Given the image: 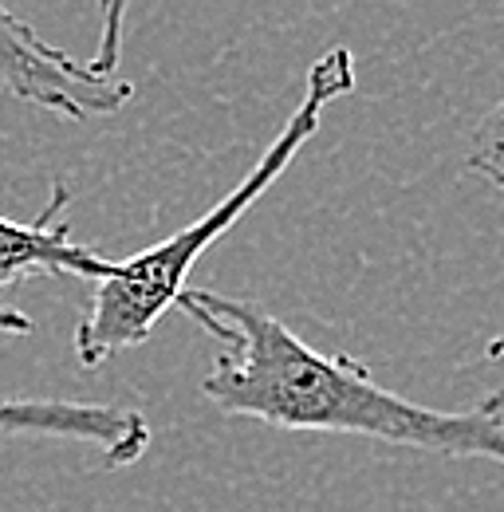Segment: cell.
Masks as SVG:
<instances>
[{
  "mask_svg": "<svg viewBox=\"0 0 504 512\" xmlns=\"http://www.w3.org/2000/svg\"><path fill=\"white\" fill-rule=\"evenodd\" d=\"M485 355H489V363H497L504 371V331L497 335V339H489V347H485ZM501 394H504V386H501Z\"/></svg>",
  "mask_w": 504,
  "mask_h": 512,
  "instance_id": "cell-8",
  "label": "cell"
},
{
  "mask_svg": "<svg viewBox=\"0 0 504 512\" xmlns=\"http://www.w3.org/2000/svg\"><path fill=\"white\" fill-rule=\"evenodd\" d=\"M71 190L56 182L48 209L36 221H8L0 217V288L16 284L24 276H79V280H107L111 256L95 253L79 241H71V221L63 217Z\"/></svg>",
  "mask_w": 504,
  "mask_h": 512,
  "instance_id": "cell-5",
  "label": "cell"
},
{
  "mask_svg": "<svg viewBox=\"0 0 504 512\" xmlns=\"http://www.w3.org/2000/svg\"><path fill=\"white\" fill-rule=\"evenodd\" d=\"M0 331H4V335H28V331H32V320H28L24 312L0 304Z\"/></svg>",
  "mask_w": 504,
  "mask_h": 512,
  "instance_id": "cell-7",
  "label": "cell"
},
{
  "mask_svg": "<svg viewBox=\"0 0 504 512\" xmlns=\"http://www.w3.org/2000/svg\"><path fill=\"white\" fill-rule=\"evenodd\" d=\"M469 170L485 178L493 190L504 193V95L493 103V111L477 123L469 142Z\"/></svg>",
  "mask_w": 504,
  "mask_h": 512,
  "instance_id": "cell-6",
  "label": "cell"
},
{
  "mask_svg": "<svg viewBox=\"0 0 504 512\" xmlns=\"http://www.w3.org/2000/svg\"><path fill=\"white\" fill-rule=\"evenodd\" d=\"M56 438L87 442L103 453L107 469H126L146 457L150 422L142 410L119 402H67V398H0V438Z\"/></svg>",
  "mask_w": 504,
  "mask_h": 512,
  "instance_id": "cell-4",
  "label": "cell"
},
{
  "mask_svg": "<svg viewBox=\"0 0 504 512\" xmlns=\"http://www.w3.org/2000/svg\"><path fill=\"white\" fill-rule=\"evenodd\" d=\"M174 308L217 339L221 351L201 379V394L233 418H256L292 434H351L504 465L501 390L465 410L422 406L378 383L355 355H327L304 343L264 304L186 288Z\"/></svg>",
  "mask_w": 504,
  "mask_h": 512,
  "instance_id": "cell-1",
  "label": "cell"
},
{
  "mask_svg": "<svg viewBox=\"0 0 504 512\" xmlns=\"http://www.w3.org/2000/svg\"><path fill=\"white\" fill-rule=\"evenodd\" d=\"M103 20L107 32L99 40V52L91 60H75L52 48L28 20L0 8V91L71 123L115 115L134 95V87L119 75L123 4H111Z\"/></svg>",
  "mask_w": 504,
  "mask_h": 512,
  "instance_id": "cell-3",
  "label": "cell"
},
{
  "mask_svg": "<svg viewBox=\"0 0 504 512\" xmlns=\"http://www.w3.org/2000/svg\"><path fill=\"white\" fill-rule=\"evenodd\" d=\"M355 91V56L347 48L323 52L308 71L304 99L288 115L280 134L268 142V150L252 162V170L225 193L209 213L189 221L174 237L142 249V253L115 260L107 280L91 284L87 312L75 327V355L83 367H99L115 359L119 351L142 347L158 320L178 304V296L189 288V272L209 245H217L252 205L268 193V186L296 162V154L312 142V134L323 127V111Z\"/></svg>",
  "mask_w": 504,
  "mask_h": 512,
  "instance_id": "cell-2",
  "label": "cell"
}]
</instances>
